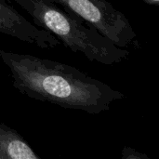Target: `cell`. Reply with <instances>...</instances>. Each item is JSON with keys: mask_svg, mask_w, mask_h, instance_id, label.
Segmentation results:
<instances>
[{"mask_svg": "<svg viewBox=\"0 0 159 159\" xmlns=\"http://www.w3.org/2000/svg\"><path fill=\"white\" fill-rule=\"evenodd\" d=\"M0 59L10 73L12 86L36 101L100 115L125 98L123 92L62 62L3 49Z\"/></svg>", "mask_w": 159, "mask_h": 159, "instance_id": "cell-1", "label": "cell"}, {"mask_svg": "<svg viewBox=\"0 0 159 159\" xmlns=\"http://www.w3.org/2000/svg\"><path fill=\"white\" fill-rule=\"evenodd\" d=\"M33 19L34 24L51 33L74 52L89 61L114 65L129 58V51L117 47L81 18L47 0H13Z\"/></svg>", "mask_w": 159, "mask_h": 159, "instance_id": "cell-2", "label": "cell"}, {"mask_svg": "<svg viewBox=\"0 0 159 159\" xmlns=\"http://www.w3.org/2000/svg\"><path fill=\"white\" fill-rule=\"evenodd\" d=\"M81 18L120 48L137 44V34L125 14L107 0H52Z\"/></svg>", "mask_w": 159, "mask_h": 159, "instance_id": "cell-3", "label": "cell"}, {"mask_svg": "<svg viewBox=\"0 0 159 159\" xmlns=\"http://www.w3.org/2000/svg\"><path fill=\"white\" fill-rule=\"evenodd\" d=\"M0 34L41 48H54L61 44L55 35L32 23L6 0H0Z\"/></svg>", "mask_w": 159, "mask_h": 159, "instance_id": "cell-4", "label": "cell"}, {"mask_svg": "<svg viewBox=\"0 0 159 159\" xmlns=\"http://www.w3.org/2000/svg\"><path fill=\"white\" fill-rule=\"evenodd\" d=\"M39 158L41 157L20 133L0 122V159Z\"/></svg>", "mask_w": 159, "mask_h": 159, "instance_id": "cell-5", "label": "cell"}, {"mask_svg": "<svg viewBox=\"0 0 159 159\" xmlns=\"http://www.w3.org/2000/svg\"><path fill=\"white\" fill-rule=\"evenodd\" d=\"M122 159H149V157L129 146H125L121 153Z\"/></svg>", "mask_w": 159, "mask_h": 159, "instance_id": "cell-6", "label": "cell"}, {"mask_svg": "<svg viewBox=\"0 0 159 159\" xmlns=\"http://www.w3.org/2000/svg\"><path fill=\"white\" fill-rule=\"evenodd\" d=\"M144 3L150 5V6H156L157 7L159 5V0H143Z\"/></svg>", "mask_w": 159, "mask_h": 159, "instance_id": "cell-7", "label": "cell"}, {"mask_svg": "<svg viewBox=\"0 0 159 159\" xmlns=\"http://www.w3.org/2000/svg\"><path fill=\"white\" fill-rule=\"evenodd\" d=\"M47 1H50V2H53L52 0H47ZM53 3H54V2H53Z\"/></svg>", "mask_w": 159, "mask_h": 159, "instance_id": "cell-8", "label": "cell"}]
</instances>
